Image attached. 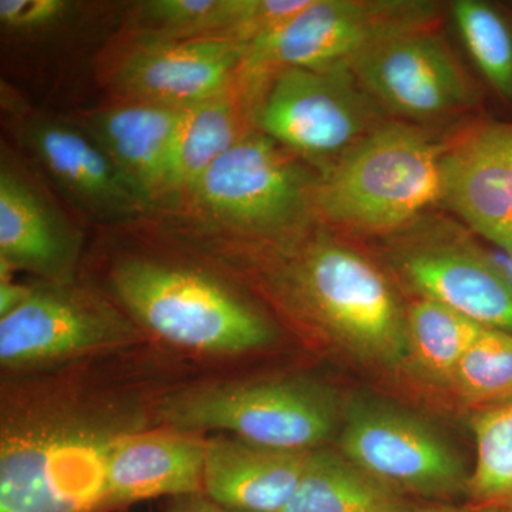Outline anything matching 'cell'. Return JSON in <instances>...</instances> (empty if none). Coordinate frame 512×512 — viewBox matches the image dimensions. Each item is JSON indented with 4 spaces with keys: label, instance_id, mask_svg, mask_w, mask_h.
Masks as SVG:
<instances>
[{
    "label": "cell",
    "instance_id": "1",
    "mask_svg": "<svg viewBox=\"0 0 512 512\" xmlns=\"http://www.w3.org/2000/svg\"><path fill=\"white\" fill-rule=\"evenodd\" d=\"M252 241L275 256L278 293L340 348L384 367L409 359L406 306L380 266L342 234L315 220Z\"/></svg>",
    "mask_w": 512,
    "mask_h": 512
},
{
    "label": "cell",
    "instance_id": "2",
    "mask_svg": "<svg viewBox=\"0 0 512 512\" xmlns=\"http://www.w3.org/2000/svg\"><path fill=\"white\" fill-rule=\"evenodd\" d=\"M451 138L386 120L328 170L313 191L316 221L339 234L386 238L443 207Z\"/></svg>",
    "mask_w": 512,
    "mask_h": 512
},
{
    "label": "cell",
    "instance_id": "3",
    "mask_svg": "<svg viewBox=\"0 0 512 512\" xmlns=\"http://www.w3.org/2000/svg\"><path fill=\"white\" fill-rule=\"evenodd\" d=\"M312 165L252 130L205 171L175 212L198 227L247 239H275L315 221Z\"/></svg>",
    "mask_w": 512,
    "mask_h": 512
},
{
    "label": "cell",
    "instance_id": "4",
    "mask_svg": "<svg viewBox=\"0 0 512 512\" xmlns=\"http://www.w3.org/2000/svg\"><path fill=\"white\" fill-rule=\"evenodd\" d=\"M111 284L141 325L174 345L239 353L274 339V329L254 306L204 272L130 259L116 266Z\"/></svg>",
    "mask_w": 512,
    "mask_h": 512
},
{
    "label": "cell",
    "instance_id": "5",
    "mask_svg": "<svg viewBox=\"0 0 512 512\" xmlns=\"http://www.w3.org/2000/svg\"><path fill=\"white\" fill-rule=\"evenodd\" d=\"M255 130L312 165L318 174L389 120L352 69H282L247 79Z\"/></svg>",
    "mask_w": 512,
    "mask_h": 512
},
{
    "label": "cell",
    "instance_id": "6",
    "mask_svg": "<svg viewBox=\"0 0 512 512\" xmlns=\"http://www.w3.org/2000/svg\"><path fill=\"white\" fill-rule=\"evenodd\" d=\"M430 0H309L274 32L249 43L242 74L261 79L282 69H353L393 37L433 28Z\"/></svg>",
    "mask_w": 512,
    "mask_h": 512
},
{
    "label": "cell",
    "instance_id": "7",
    "mask_svg": "<svg viewBox=\"0 0 512 512\" xmlns=\"http://www.w3.org/2000/svg\"><path fill=\"white\" fill-rule=\"evenodd\" d=\"M163 409L177 429L231 431L256 446L288 451L322 446L343 417L332 389L295 379L191 390L171 397Z\"/></svg>",
    "mask_w": 512,
    "mask_h": 512
},
{
    "label": "cell",
    "instance_id": "8",
    "mask_svg": "<svg viewBox=\"0 0 512 512\" xmlns=\"http://www.w3.org/2000/svg\"><path fill=\"white\" fill-rule=\"evenodd\" d=\"M340 454L400 494L441 498L467 488L463 460L416 414L376 397H356L343 409Z\"/></svg>",
    "mask_w": 512,
    "mask_h": 512
},
{
    "label": "cell",
    "instance_id": "9",
    "mask_svg": "<svg viewBox=\"0 0 512 512\" xmlns=\"http://www.w3.org/2000/svg\"><path fill=\"white\" fill-rule=\"evenodd\" d=\"M116 436L67 426L5 437L0 512H96L109 505L107 454Z\"/></svg>",
    "mask_w": 512,
    "mask_h": 512
},
{
    "label": "cell",
    "instance_id": "10",
    "mask_svg": "<svg viewBox=\"0 0 512 512\" xmlns=\"http://www.w3.org/2000/svg\"><path fill=\"white\" fill-rule=\"evenodd\" d=\"M387 259L417 298L439 303L480 323L512 333V288L495 271L483 245L451 221L426 215L382 238Z\"/></svg>",
    "mask_w": 512,
    "mask_h": 512
},
{
    "label": "cell",
    "instance_id": "11",
    "mask_svg": "<svg viewBox=\"0 0 512 512\" xmlns=\"http://www.w3.org/2000/svg\"><path fill=\"white\" fill-rule=\"evenodd\" d=\"M389 119L433 128L473 110L476 87L433 28L393 37L353 66Z\"/></svg>",
    "mask_w": 512,
    "mask_h": 512
},
{
    "label": "cell",
    "instance_id": "12",
    "mask_svg": "<svg viewBox=\"0 0 512 512\" xmlns=\"http://www.w3.org/2000/svg\"><path fill=\"white\" fill-rule=\"evenodd\" d=\"M247 46L224 37L130 36L111 66L109 86L116 100L187 109L235 86Z\"/></svg>",
    "mask_w": 512,
    "mask_h": 512
},
{
    "label": "cell",
    "instance_id": "13",
    "mask_svg": "<svg viewBox=\"0 0 512 512\" xmlns=\"http://www.w3.org/2000/svg\"><path fill=\"white\" fill-rule=\"evenodd\" d=\"M443 208L487 244L512 254V121H485L454 134Z\"/></svg>",
    "mask_w": 512,
    "mask_h": 512
},
{
    "label": "cell",
    "instance_id": "14",
    "mask_svg": "<svg viewBox=\"0 0 512 512\" xmlns=\"http://www.w3.org/2000/svg\"><path fill=\"white\" fill-rule=\"evenodd\" d=\"M113 311L82 293L33 289L28 301L0 318V359L20 366L101 348L127 335Z\"/></svg>",
    "mask_w": 512,
    "mask_h": 512
},
{
    "label": "cell",
    "instance_id": "15",
    "mask_svg": "<svg viewBox=\"0 0 512 512\" xmlns=\"http://www.w3.org/2000/svg\"><path fill=\"white\" fill-rule=\"evenodd\" d=\"M22 137L57 187L100 220H124L148 212L109 154L82 126L32 119Z\"/></svg>",
    "mask_w": 512,
    "mask_h": 512
},
{
    "label": "cell",
    "instance_id": "16",
    "mask_svg": "<svg viewBox=\"0 0 512 512\" xmlns=\"http://www.w3.org/2000/svg\"><path fill=\"white\" fill-rule=\"evenodd\" d=\"M183 110L114 99L80 120L147 211L165 208L168 158Z\"/></svg>",
    "mask_w": 512,
    "mask_h": 512
},
{
    "label": "cell",
    "instance_id": "17",
    "mask_svg": "<svg viewBox=\"0 0 512 512\" xmlns=\"http://www.w3.org/2000/svg\"><path fill=\"white\" fill-rule=\"evenodd\" d=\"M207 443L175 431L121 434L107 454L109 505L204 493Z\"/></svg>",
    "mask_w": 512,
    "mask_h": 512
},
{
    "label": "cell",
    "instance_id": "18",
    "mask_svg": "<svg viewBox=\"0 0 512 512\" xmlns=\"http://www.w3.org/2000/svg\"><path fill=\"white\" fill-rule=\"evenodd\" d=\"M311 451L276 450L241 439L207 441L202 491L241 512H282L292 500Z\"/></svg>",
    "mask_w": 512,
    "mask_h": 512
},
{
    "label": "cell",
    "instance_id": "19",
    "mask_svg": "<svg viewBox=\"0 0 512 512\" xmlns=\"http://www.w3.org/2000/svg\"><path fill=\"white\" fill-rule=\"evenodd\" d=\"M79 239L52 202L2 161L0 167V259L13 268L62 276L72 268Z\"/></svg>",
    "mask_w": 512,
    "mask_h": 512
},
{
    "label": "cell",
    "instance_id": "20",
    "mask_svg": "<svg viewBox=\"0 0 512 512\" xmlns=\"http://www.w3.org/2000/svg\"><path fill=\"white\" fill-rule=\"evenodd\" d=\"M252 130L251 97L241 74L227 92L184 109L168 158L164 210L174 211L205 171Z\"/></svg>",
    "mask_w": 512,
    "mask_h": 512
},
{
    "label": "cell",
    "instance_id": "21",
    "mask_svg": "<svg viewBox=\"0 0 512 512\" xmlns=\"http://www.w3.org/2000/svg\"><path fill=\"white\" fill-rule=\"evenodd\" d=\"M271 0H150L131 18V35L147 39L185 40L224 37L254 42L274 28Z\"/></svg>",
    "mask_w": 512,
    "mask_h": 512
},
{
    "label": "cell",
    "instance_id": "22",
    "mask_svg": "<svg viewBox=\"0 0 512 512\" xmlns=\"http://www.w3.org/2000/svg\"><path fill=\"white\" fill-rule=\"evenodd\" d=\"M282 512H423V507L369 476L342 454L313 450Z\"/></svg>",
    "mask_w": 512,
    "mask_h": 512
},
{
    "label": "cell",
    "instance_id": "23",
    "mask_svg": "<svg viewBox=\"0 0 512 512\" xmlns=\"http://www.w3.org/2000/svg\"><path fill=\"white\" fill-rule=\"evenodd\" d=\"M484 326L439 303L419 299L407 306L409 359L440 383H451L460 360Z\"/></svg>",
    "mask_w": 512,
    "mask_h": 512
},
{
    "label": "cell",
    "instance_id": "24",
    "mask_svg": "<svg viewBox=\"0 0 512 512\" xmlns=\"http://www.w3.org/2000/svg\"><path fill=\"white\" fill-rule=\"evenodd\" d=\"M451 16L468 55L501 99L512 103V25L484 0H454Z\"/></svg>",
    "mask_w": 512,
    "mask_h": 512
},
{
    "label": "cell",
    "instance_id": "25",
    "mask_svg": "<svg viewBox=\"0 0 512 512\" xmlns=\"http://www.w3.org/2000/svg\"><path fill=\"white\" fill-rule=\"evenodd\" d=\"M477 461L467 490L477 505L512 512V400L474 416Z\"/></svg>",
    "mask_w": 512,
    "mask_h": 512
},
{
    "label": "cell",
    "instance_id": "26",
    "mask_svg": "<svg viewBox=\"0 0 512 512\" xmlns=\"http://www.w3.org/2000/svg\"><path fill=\"white\" fill-rule=\"evenodd\" d=\"M451 386L470 403L512 400V333L484 328L458 363Z\"/></svg>",
    "mask_w": 512,
    "mask_h": 512
},
{
    "label": "cell",
    "instance_id": "27",
    "mask_svg": "<svg viewBox=\"0 0 512 512\" xmlns=\"http://www.w3.org/2000/svg\"><path fill=\"white\" fill-rule=\"evenodd\" d=\"M72 9L66 0H0V23L12 35H40L62 23Z\"/></svg>",
    "mask_w": 512,
    "mask_h": 512
},
{
    "label": "cell",
    "instance_id": "28",
    "mask_svg": "<svg viewBox=\"0 0 512 512\" xmlns=\"http://www.w3.org/2000/svg\"><path fill=\"white\" fill-rule=\"evenodd\" d=\"M167 512H241L231 510L224 505L215 503L204 493L181 495L175 497Z\"/></svg>",
    "mask_w": 512,
    "mask_h": 512
},
{
    "label": "cell",
    "instance_id": "29",
    "mask_svg": "<svg viewBox=\"0 0 512 512\" xmlns=\"http://www.w3.org/2000/svg\"><path fill=\"white\" fill-rule=\"evenodd\" d=\"M32 288L15 285L12 282H0V318L10 315L20 308L29 296L32 295Z\"/></svg>",
    "mask_w": 512,
    "mask_h": 512
},
{
    "label": "cell",
    "instance_id": "30",
    "mask_svg": "<svg viewBox=\"0 0 512 512\" xmlns=\"http://www.w3.org/2000/svg\"><path fill=\"white\" fill-rule=\"evenodd\" d=\"M484 254L487 256L490 264L494 266L495 271L501 275V278L512 288V254L495 245H485Z\"/></svg>",
    "mask_w": 512,
    "mask_h": 512
},
{
    "label": "cell",
    "instance_id": "31",
    "mask_svg": "<svg viewBox=\"0 0 512 512\" xmlns=\"http://www.w3.org/2000/svg\"><path fill=\"white\" fill-rule=\"evenodd\" d=\"M423 512H503L500 510H495V508L491 507H481V505H477L476 508H451V507H423Z\"/></svg>",
    "mask_w": 512,
    "mask_h": 512
}]
</instances>
